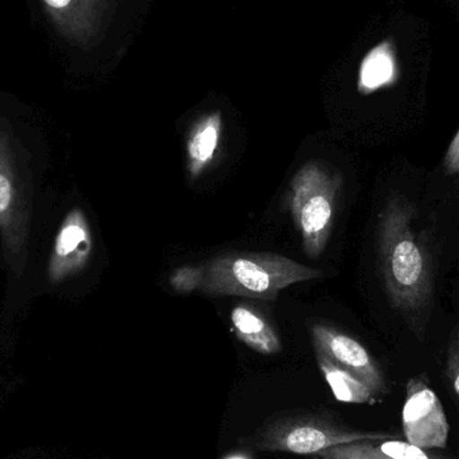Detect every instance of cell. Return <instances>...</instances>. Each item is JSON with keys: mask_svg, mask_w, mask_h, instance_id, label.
Instances as JSON below:
<instances>
[{"mask_svg": "<svg viewBox=\"0 0 459 459\" xmlns=\"http://www.w3.org/2000/svg\"><path fill=\"white\" fill-rule=\"evenodd\" d=\"M93 234L88 217L80 207L65 215L48 264V280L59 285L85 270L93 254Z\"/></svg>", "mask_w": 459, "mask_h": 459, "instance_id": "cell-7", "label": "cell"}, {"mask_svg": "<svg viewBox=\"0 0 459 459\" xmlns=\"http://www.w3.org/2000/svg\"><path fill=\"white\" fill-rule=\"evenodd\" d=\"M447 377L459 396V324L453 331L447 350Z\"/></svg>", "mask_w": 459, "mask_h": 459, "instance_id": "cell-15", "label": "cell"}, {"mask_svg": "<svg viewBox=\"0 0 459 459\" xmlns=\"http://www.w3.org/2000/svg\"><path fill=\"white\" fill-rule=\"evenodd\" d=\"M342 187V175L318 160L305 163L291 179L289 207L310 258L320 255L328 243Z\"/></svg>", "mask_w": 459, "mask_h": 459, "instance_id": "cell-4", "label": "cell"}, {"mask_svg": "<svg viewBox=\"0 0 459 459\" xmlns=\"http://www.w3.org/2000/svg\"><path fill=\"white\" fill-rule=\"evenodd\" d=\"M222 126L221 112L204 116L194 124L187 140V169L193 179L212 166L220 148Z\"/></svg>", "mask_w": 459, "mask_h": 459, "instance_id": "cell-11", "label": "cell"}, {"mask_svg": "<svg viewBox=\"0 0 459 459\" xmlns=\"http://www.w3.org/2000/svg\"><path fill=\"white\" fill-rule=\"evenodd\" d=\"M407 442L422 450L446 449L450 425L437 394L420 377L407 385L402 411Z\"/></svg>", "mask_w": 459, "mask_h": 459, "instance_id": "cell-6", "label": "cell"}, {"mask_svg": "<svg viewBox=\"0 0 459 459\" xmlns=\"http://www.w3.org/2000/svg\"><path fill=\"white\" fill-rule=\"evenodd\" d=\"M317 457L321 459H447L429 455L425 450L407 441H388L387 436L340 445L321 452Z\"/></svg>", "mask_w": 459, "mask_h": 459, "instance_id": "cell-10", "label": "cell"}, {"mask_svg": "<svg viewBox=\"0 0 459 459\" xmlns=\"http://www.w3.org/2000/svg\"><path fill=\"white\" fill-rule=\"evenodd\" d=\"M51 24L73 45H91L104 26L110 0H40Z\"/></svg>", "mask_w": 459, "mask_h": 459, "instance_id": "cell-9", "label": "cell"}, {"mask_svg": "<svg viewBox=\"0 0 459 459\" xmlns=\"http://www.w3.org/2000/svg\"><path fill=\"white\" fill-rule=\"evenodd\" d=\"M228 459H248V458L243 457V455H232V457H230Z\"/></svg>", "mask_w": 459, "mask_h": 459, "instance_id": "cell-17", "label": "cell"}, {"mask_svg": "<svg viewBox=\"0 0 459 459\" xmlns=\"http://www.w3.org/2000/svg\"><path fill=\"white\" fill-rule=\"evenodd\" d=\"M34 207L31 155L11 124L0 118V246L15 277L26 272Z\"/></svg>", "mask_w": 459, "mask_h": 459, "instance_id": "cell-3", "label": "cell"}, {"mask_svg": "<svg viewBox=\"0 0 459 459\" xmlns=\"http://www.w3.org/2000/svg\"><path fill=\"white\" fill-rule=\"evenodd\" d=\"M444 169L447 177H455L459 174V131L447 148L444 159Z\"/></svg>", "mask_w": 459, "mask_h": 459, "instance_id": "cell-16", "label": "cell"}, {"mask_svg": "<svg viewBox=\"0 0 459 459\" xmlns=\"http://www.w3.org/2000/svg\"><path fill=\"white\" fill-rule=\"evenodd\" d=\"M230 318L238 339L255 352L275 355L282 350L277 332L256 310L239 305L231 310Z\"/></svg>", "mask_w": 459, "mask_h": 459, "instance_id": "cell-12", "label": "cell"}, {"mask_svg": "<svg viewBox=\"0 0 459 459\" xmlns=\"http://www.w3.org/2000/svg\"><path fill=\"white\" fill-rule=\"evenodd\" d=\"M321 277V270L280 254L232 251L202 264L180 267L172 273L169 283L179 293L199 291L273 301L288 286Z\"/></svg>", "mask_w": 459, "mask_h": 459, "instance_id": "cell-2", "label": "cell"}, {"mask_svg": "<svg viewBox=\"0 0 459 459\" xmlns=\"http://www.w3.org/2000/svg\"><path fill=\"white\" fill-rule=\"evenodd\" d=\"M315 350L328 356L334 364L368 385L379 398L385 393V377L375 359L358 340L328 325L310 328Z\"/></svg>", "mask_w": 459, "mask_h": 459, "instance_id": "cell-8", "label": "cell"}, {"mask_svg": "<svg viewBox=\"0 0 459 459\" xmlns=\"http://www.w3.org/2000/svg\"><path fill=\"white\" fill-rule=\"evenodd\" d=\"M315 351L321 374L337 401L352 404H374L377 401V396L368 385H364L358 377L334 364L328 356L324 355L320 351Z\"/></svg>", "mask_w": 459, "mask_h": 459, "instance_id": "cell-13", "label": "cell"}, {"mask_svg": "<svg viewBox=\"0 0 459 459\" xmlns=\"http://www.w3.org/2000/svg\"><path fill=\"white\" fill-rule=\"evenodd\" d=\"M382 437L385 436L345 428L321 415H290L269 423L256 437V447L266 452L317 455L340 445Z\"/></svg>", "mask_w": 459, "mask_h": 459, "instance_id": "cell-5", "label": "cell"}, {"mask_svg": "<svg viewBox=\"0 0 459 459\" xmlns=\"http://www.w3.org/2000/svg\"><path fill=\"white\" fill-rule=\"evenodd\" d=\"M312 459H321V458H318L317 455H313Z\"/></svg>", "mask_w": 459, "mask_h": 459, "instance_id": "cell-18", "label": "cell"}, {"mask_svg": "<svg viewBox=\"0 0 459 459\" xmlns=\"http://www.w3.org/2000/svg\"><path fill=\"white\" fill-rule=\"evenodd\" d=\"M394 70L395 65L393 51L388 48V45L375 48L361 66L360 91L368 93L385 85L394 77Z\"/></svg>", "mask_w": 459, "mask_h": 459, "instance_id": "cell-14", "label": "cell"}, {"mask_svg": "<svg viewBox=\"0 0 459 459\" xmlns=\"http://www.w3.org/2000/svg\"><path fill=\"white\" fill-rule=\"evenodd\" d=\"M418 210L393 195L379 214L377 245L385 294L415 336L422 339L434 299V261L423 232L415 225Z\"/></svg>", "mask_w": 459, "mask_h": 459, "instance_id": "cell-1", "label": "cell"}]
</instances>
